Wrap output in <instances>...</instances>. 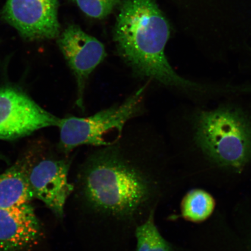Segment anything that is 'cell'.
I'll list each match as a JSON object with an SVG mask.
<instances>
[{
    "label": "cell",
    "mask_w": 251,
    "mask_h": 251,
    "mask_svg": "<svg viewBox=\"0 0 251 251\" xmlns=\"http://www.w3.org/2000/svg\"><path fill=\"white\" fill-rule=\"evenodd\" d=\"M96 149L81 166L84 195L94 208L117 216L140 209L159 186L160 175L175 163L158 134L130 123L114 142Z\"/></svg>",
    "instance_id": "obj_1"
},
{
    "label": "cell",
    "mask_w": 251,
    "mask_h": 251,
    "mask_svg": "<svg viewBox=\"0 0 251 251\" xmlns=\"http://www.w3.org/2000/svg\"><path fill=\"white\" fill-rule=\"evenodd\" d=\"M169 127L176 164L200 174L251 172V93L206 105L182 103L173 111Z\"/></svg>",
    "instance_id": "obj_2"
},
{
    "label": "cell",
    "mask_w": 251,
    "mask_h": 251,
    "mask_svg": "<svg viewBox=\"0 0 251 251\" xmlns=\"http://www.w3.org/2000/svg\"><path fill=\"white\" fill-rule=\"evenodd\" d=\"M170 26L155 0H124L114 32L119 53L137 76L168 87L186 102L206 105L233 92L228 81L188 79L178 75L165 54Z\"/></svg>",
    "instance_id": "obj_3"
},
{
    "label": "cell",
    "mask_w": 251,
    "mask_h": 251,
    "mask_svg": "<svg viewBox=\"0 0 251 251\" xmlns=\"http://www.w3.org/2000/svg\"><path fill=\"white\" fill-rule=\"evenodd\" d=\"M147 86L140 88L123 102L90 117L59 118L56 127L59 130V146L62 151L68 153L81 146L97 148L114 142L115 140L111 139L112 135L120 137L130 122L142 114Z\"/></svg>",
    "instance_id": "obj_4"
},
{
    "label": "cell",
    "mask_w": 251,
    "mask_h": 251,
    "mask_svg": "<svg viewBox=\"0 0 251 251\" xmlns=\"http://www.w3.org/2000/svg\"><path fill=\"white\" fill-rule=\"evenodd\" d=\"M59 120L23 91L0 88V140L20 139L43 128L56 127Z\"/></svg>",
    "instance_id": "obj_5"
},
{
    "label": "cell",
    "mask_w": 251,
    "mask_h": 251,
    "mask_svg": "<svg viewBox=\"0 0 251 251\" xmlns=\"http://www.w3.org/2000/svg\"><path fill=\"white\" fill-rule=\"evenodd\" d=\"M58 0H7L1 16L25 38L50 39L58 37Z\"/></svg>",
    "instance_id": "obj_6"
},
{
    "label": "cell",
    "mask_w": 251,
    "mask_h": 251,
    "mask_svg": "<svg viewBox=\"0 0 251 251\" xmlns=\"http://www.w3.org/2000/svg\"><path fill=\"white\" fill-rule=\"evenodd\" d=\"M59 48L76 77V104L84 109V94L88 78L106 56L105 47L76 25H70L58 41Z\"/></svg>",
    "instance_id": "obj_7"
},
{
    "label": "cell",
    "mask_w": 251,
    "mask_h": 251,
    "mask_svg": "<svg viewBox=\"0 0 251 251\" xmlns=\"http://www.w3.org/2000/svg\"><path fill=\"white\" fill-rule=\"evenodd\" d=\"M24 164L34 199L62 217L66 202L74 190L73 185L68 180L70 162L45 158L33 165Z\"/></svg>",
    "instance_id": "obj_8"
},
{
    "label": "cell",
    "mask_w": 251,
    "mask_h": 251,
    "mask_svg": "<svg viewBox=\"0 0 251 251\" xmlns=\"http://www.w3.org/2000/svg\"><path fill=\"white\" fill-rule=\"evenodd\" d=\"M41 233L29 203L0 209V251H26L38 241Z\"/></svg>",
    "instance_id": "obj_9"
},
{
    "label": "cell",
    "mask_w": 251,
    "mask_h": 251,
    "mask_svg": "<svg viewBox=\"0 0 251 251\" xmlns=\"http://www.w3.org/2000/svg\"><path fill=\"white\" fill-rule=\"evenodd\" d=\"M33 199L24 162L16 163L0 175V209L28 203Z\"/></svg>",
    "instance_id": "obj_10"
},
{
    "label": "cell",
    "mask_w": 251,
    "mask_h": 251,
    "mask_svg": "<svg viewBox=\"0 0 251 251\" xmlns=\"http://www.w3.org/2000/svg\"><path fill=\"white\" fill-rule=\"evenodd\" d=\"M215 208V201L206 191L201 189L191 190L181 203L183 218L194 222L208 218Z\"/></svg>",
    "instance_id": "obj_11"
},
{
    "label": "cell",
    "mask_w": 251,
    "mask_h": 251,
    "mask_svg": "<svg viewBox=\"0 0 251 251\" xmlns=\"http://www.w3.org/2000/svg\"><path fill=\"white\" fill-rule=\"evenodd\" d=\"M136 251H172V248L156 227L153 212L136 230Z\"/></svg>",
    "instance_id": "obj_12"
},
{
    "label": "cell",
    "mask_w": 251,
    "mask_h": 251,
    "mask_svg": "<svg viewBox=\"0 0 251 251\" xmlns=\"http://www.w3.org/2000/svg\"><path fill=\"white\" fill-rule=\"evenodd\" d=\"M78 8L88 17L103 19L120 3V0H75Z\"/></svg>",
    "instance_id": "obj_13"
},
{
    "label": "cell",
    "mask_w": 251,
    "mask_h": 251,
    "mask_svg": "<svg viewBox=\"0 0 251 251\" xmlns=\"http://www.w3.org/2000/svg\"><path fill=\"white\" fill-rule=\"evenodd\" d=\"M1 159V155H0V159Z\"/></svg>",
    "instance_id": "obj_14"
}]
</instances>
